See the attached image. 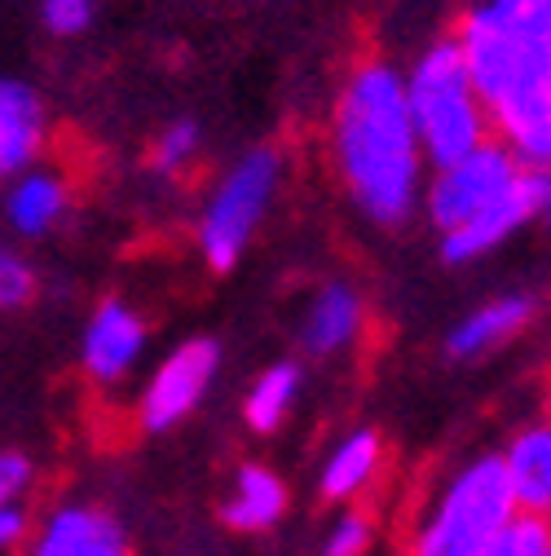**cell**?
<instances>
[{
	"label": "cell",
	"mask_w": 551,
	"mask_h": 556,
	"mask_svg": "<svg viewBox=\"0 0 551 556\" xmlns=\"http://www.w3.org/2000/svg\"><path fill=\"white\" fill-rule=\"evenodd\" d=\"M40 132L44 115L36 93L18 80H5V89H0V168L23 173L40 151Z\"/></svg>",
	"instance_id": "4fadbf2b"
},
{
	"label": "cell",
	"mask_w": 551,
	"mask_h": 556,
	"mask_svg": "<svg viewBox=\"0 0 551 556\" xmlns=\"http://www.w3.org/2000/svg\"><path fill=\"white\" fill-rule=\"evenodd\" d=\"M521 173H525L521 160L503 142H486L480 151H472L467 160H459L450 168H437V181L428 190V213H433L437 230L454 235L459 226L480 217Z\"/></svg>",
	"instance_id": "8992f818"
},
{
	"label": "cell",
	"mask_w": 551,
	"mask_h": 556,
	"mask_svg": "<svg viewBox=\"0 0 551 556\" xmlns=\"http://www.w3.org/2000/svg\"><path fill=\"white\" fill-rule=\"evenodd\" d=\"M273 186H279V155L273 151H252L221 181L198 226V248L213 269H230L243 256L256 222L265 217V203L273 199Z\"/></svg>",
	"instance_id": "5b68a950"
},
{
	"label": "cell",
	"mask_w": 551,
	"mask_h": 556,
	"mask_svg": "<svg viewBox=\"0 0 551 556\" xmlns=\"http://www.w3.org/2000/svg\"><path fill=\"white\" fill-rule=\"evenodd\" d=\"M93 18V0H44V27L53 36H80Z\"/></svg>",
	"instance_id": "7402d4cb"
},
{
	"label": "cell",
	"mask_w": 551,
	"mask_h": 556,
	"mask_svg": "<svg viewBox=\"0 0 551 556\" xmlns=\"http://www.w3.org/2000/svg\"><path fill=\"white\" fill-rule=\"evenodd\" d=\"M529 314H534V305H529L525 296H508V301H495V305H486V309L467 314V318L450 331V354H454V358H476V354L495 350L499 340H508L512 331H521V327L529 323Z\"/></svg>",
	"instance_id": "9a60e30c"
},
{
	"label": "cell",
	"mask_w": 551,
	"mask_h": 556,
	"mask_svg": "<svg viewBox=\"0 0 551 556\" xmlns=\"http://www.w3.org/2000/svg\"><path fill=\"white\" fill-rule=\"evenodd\" d=\"M480 556H551V517L516 513L508 521V530Z\"/></svg>",
	"instance_id": "ffe728a7"
},
{
	"label": "cell",
	"mask_w": 551,
	"mask_h": 556,
	"mask_svg": "<svg viewBox=\"0 0 551 556\" xmlns=\"http://www.w3.org/2000/svg\"><path fill=\"white\" fill-rule=\"evenodd\" d=\"M27 481H31V464H27V455H18V451H5V455H0V495H5V504H14V500L27 491Z\"/></svg>",
	"instance_id": "d4e9b609"
},
{
	"label": "cell",
	"mask_w": 551,
	"mask_h": 556,
	"mask_svg": "<svg viewBox=\"0 0 551 556\" xmlns=\"http://www.w3.org/2000/svg\"><path fill=\"white\" fill-rule=\"evenodd\" d=\"M371 547V521L362 513H349L326 539V556H367Z\"/></svg>",
	"instance_id": "cb8c5ba5"
},
{
	"label": "cell",
	"mask_w": 551,
	"mask_h": 556,
	"mask_svg": "<svg viewBox=\"0 0 551 556\" xmlns=\"http://www.w3.org/2000/svg\"><path fill=\"white\" fill-rule=\"evenodd\" d=\"M490 115H495V132L521 160V168H534V173L551 168V89L512 98V102L495 106Z\"/></svg>",
	"instance_id": "8fae6325"
},
{
	"label": "cell",
	"mask_w": 551,
	"mask_h": 556,
	"mask_svg": "<svg viewBox=\"0 0 551 556\" xmlns=\"http://www.w3.org/2000/svg\"><path fill=\"white\" fill-rule=\"evenodd\" d=\"M296 384H300V376H296V367H269L256 384H252V393H247V425L256 429V433H273L283 425V415L292 410V402H296Z\"/></svg>",
	"instance_id": "d6986e66"
},
{
	"label": "cell",
	"mask_w": 551,
	"mask_h": 556,
	"mask_svg": "<svg viewBox=\"0 0 551 556\" xmlns=\"http://www.w3.org/2000/svg\"><path fill=\"white\" fill-rule=\"evenodd\" d=\"M217 376V344L213 340H185L181 350L155 371L146 397H142V425L164 433L172 429L177 420L194 410V402L208 393Z\"/></svg>",
	"instance_id": "52a82bcc"
},
{
	"label": "cell",
	"mask_w": 551,
	"mask_h": 556,
	"mask_svg": "<svg viewBox=\"0 0 551 556\" xmlns=\"http://www.w3.org/2000/svg\"><path fill=\"white\" fill-rule=\"evenodd\" d=\"M454 40L490 111L551 89V0H486Z\"/></svg>",
	"instance_id": "7a4b0ae2"
},
{
	"label": "cell",
	"mask_w": 551,
	"mask_h": 556,
	"mask_svg": "<svg viewBox=\"0 0 551 556\" xmlns=\"http://www.w3.org/2000/svg\"><path fill=\"white\" fill-rule=\"evenodd\" d=\"M142 354V323L119 301H106L85 331V367L93 380L115 384Z\"/></svg>",
	"instance_id": "9c48e42d"
},
{
	"label": "cell",
	"mask_w": 551,
	"mask_h": 556,
	"mask_svg": "<svg viewBox=\"0 0 551 556\" xmlns=\"http://www.w3.org/2000/svg\"><path fill=\"white\" fill-rule=\"evenodd\" d=\"M516 491L503 459H476L463 468L437 508L428 513L424 530L410 543V556H480L516 517Z\"/></svg>",
	"instance_id": "277c9868"
},
{
	"label": "cell",
	"mask_w": 551,
	"mask_h": 556,
	"mask_svg": "<svg viewBox=\"0 0 551 556\" xmlns=\"http://www.w3.org/2000/svg\"><path fill=\"white\" fill-rule=\"evenodd\" d=\"M31 556H128L124 530L98 508H62L40 530Z\"/></svg>",
	"instance_id": "30bf717a"
},
{
	"label": "cell",
	"mask_w": 551,
	"mask_h": 556,
	"mask_svg": "<svg viewBox=\"0 0 551 556\" xmlns=\"http://www.w3.org/2000/svg\"><path fill=\"white\" fill-rule=\"evenodd\" d=\"M287 508V491H283V481L273 477L269 468H243L239 472V485H234V495L226 504V521L234 530H265L283 517Z\"/></svg>",
	"instance_id": "2e32d148"
},
{
	"label": "cell",
	"mask_w": 551,
	"mask_h": 556,
	"mask_svg": "<svg viewBox=\"0 0 551 556\" xmlns=\"http://www.w3.org/2000/svg\"><path fill=\"white\" fill-rule=\"evenodd\" d=\"M66 213V186L53 173H27L10 190V222L18 235H44Z\"/></svg>",
	"instance_id": "e0dca14e"
},
{
	"label": "cell",
	"mask_w": 551,
	"mask_h": 556,
	"mask_svg": "<svg viewBox=\"0 0 551 556\" xmlns=\"http://www.w3.org/2000/svg\"><path fill=\"white\" fill-rule=\"evenodd\" d=\"M358 327H362L358 296L335 283V288H326L313 301V309H309V318L300 327V340H305L309 354H335V350H344V344L358 336Z\"/></svg>",
	"instance_id": "5bb4252c"
},
{
	"label": "cell",
	"mask_w": 551,
	"mask_h": 556,
	"mask_svg": "<svg viewBox=\"0 0 551 556\" xmlns=\"http://www.w3.org/2000/svg\"><path fill=\"white\" fill-rule=\"evenodd\" d=\"M542 213H547V222H551V194H547V207H542Z\"/></svg>",
	"instance_id": "4316f807"
},
{
	"label": "cell",
	"mask_w": 551,
	"mask_h": 556,
	"mask_svg": "<svg viewBox=\"0 0 551 556\" xmlns=\"http://www.w3.org/2000/svg\"><path fill=\"white\" fill-rule=\"evenodd\" d=\"M547 194H551V177L525 168V173H521V177H516V181L486 207V213L472 217L467 226H459L454 235H446V243H441L446 261L486 256V252L499 248L516 226H525L534 213H542V207H547Z\"/></svg>",
	"instance_id": "ba28073f"
},
{
	"label": "cell",
	"mask_w": 551,
	"mask_h": 556,
	"mask_svg": "<svg viewBox=\"0 0 551 556\" xmlns=\"http://www.w3.org/2000/svg\"><path fill=\"white\" fill-rule=\"evenodd\" d=\"M335 164L349 194L367 207L380 226L406 222L420 194V168H424V142L420 124L410 111L406 80L388 62H362L344 80L335 102Z\"/></svg>",
	"instance_id": "6da1fadb"
},
{
	"label": "cell",
	"mask_w": 551,
	"mask_h": 556,
	"mask_svg": "<svg viewBox=\"0 0 551 556\" xmlns=\"http://www.w3.org/2000/svg\"><path fill=\"white\" fill-rule=\"evenodd\" d=\"M380 468V438L371 429H358L339 442V451L331 455L326 472H322V491L326 500H354L362 485L375 477Z\"/></svg>",
	"instance_id": "ac0fdd59"
},
{
	"label": "cell",
	"mask_w": 551,
	"mask_h": 556,
	"mask_svg": "<svg viewBox=\"0 0 551 556\" xmlns=\"http://www.w3.org/2000/svg\"><path fill=\"white\" fill-rule=\"evenodd\" d=\"M23 530H27V517H23L18 504H5V508H0V543L14 547V543L23 539Z\"/></svg>",
	"instance_id": "484cf974"
},
{
	"label": "cell",
	"mask_w": 551,
	"mask_h": 556,
	"mask_svg": "<svg viewBox=\"0 0 551 556\" xmlns=\"http://www.w3.org/2000/svg\"><path fill=\"white\" fill-rule=\"evenodd\" d=\"M31 292H36V274H31V265L18 261L14 252H5V261H0V301H5V309L27 305Z\"/></svg>",
	"instance_id": "603a6c76"
},
{
	"label": "cell",
	"mask_w": 551,
	"mask_h": 556,
	"mask_svg": "<svg viewBox=\"0 0 551 556\" xmlns=\"http://www.w3.org/2000/svg\"><path fill=\"white\" fill-rule=\"evenodd\" d=\"M503 464H508L521 513L551 517V425L525 429L503 455Z\"/></svg>",
	"instance_id": "7c38bea8"
},
{
	"label": "cell",
	"mask_w": 551,
	"mask_h": 556,
	"mask_svg": "<svg viewBox=\"0 0 551 556\" xmlns=\"http://www.w3.org/2000/svg\"><path fill=\"white\" fill-rule=\"evenodd\" d=\"M406 93H410V111H415V124H420L424 155L437 168H450L490 142L495 115L467 72L459 40L433 45L415 62V72L406 76Z\"/></svg>",
	"instance_id": "3957f363"
},
{
	"label": "cell",
	"mask_w": 551,
	"mask_h": 556,
	"mask_svg": "<svg viewBox=\"0 0 551 556\" xmlns=\"http://www.w3.org/2000/svg\"><path fill=\"white\" fill-rule=\"evenodd\" d=\"M194 155H198V128H194L190 119L168 124V128L159 132V142H155V168L177 173V168H185Z\"/></svg>",
	"instance_id": "44dd1931"
}]
</instances>
